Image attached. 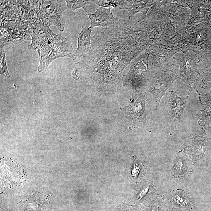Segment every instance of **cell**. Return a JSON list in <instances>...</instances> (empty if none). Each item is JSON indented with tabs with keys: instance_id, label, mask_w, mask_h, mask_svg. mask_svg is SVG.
<instances>
[{
	"instance_id": "cell-10",
	"label": "cell",
	"mask_w": 211,
	"mask_h": 211,
	"mask_svg": "<svg viewBox=\"0 0 211 211\" xmlns=\"http://www.w3.org/2000/svg\"><path fill=\"white\" fill-rule=\"evenodd\" d=\"M153 2L152 1H117V7L121 10H128V17L130 19L138 13H142L143 16L146 15Z\"/></svg>"
},
{
	"instance_id": "cell-20",
	"label": "cell",
	"mask_w": 211,
	"mask_h": 211,
	"mask_svg": "<svg viewBox=\"0 0 211 211\" xmlns=\"http://www.w3.org/2000/svg\"><path fill=\"white\" fill-rule=\"evenodd\" d=\"M160 204L159 203H155L149 208L148 211H160Z\"/></svg>"
},
{
	"instance_id": "cell-9",
	"label": "cell",
	"mask_w": 211,
	"mask_h": 211,
	"mask_svg": "<svg viewBox=\"0 0 211 211\" xmlns=\"http://www.w3.org/2000/svg\"><path fill=\"white\" fill-rule=\"evenodd\" d=\"M91 22L90 29H92L95 27H101L106 26L116 19L111 10V9L105 8L98 6L96 11L93 13L88 11L85 7L83 8Z\"/></svg>"
},
{
	"instance_id": "cell-11",
	"label": "cell",
	"mask_w": 211,
	"mask_h": 211,
	"mask_svg": "<svg viewBox=\"0 0 211 211\" xmlns=\"http://www.w3.org/2000/svg\"><path fill=\"white\" fill-rule=\"evenodd\" d=\"M92 31V29L89 28H85L83 26L82 28L81 32L79 35L76 50V61L91 50Z\"/></svg>"
},
{
	"instance_id": "cell-21",
	"label": "cell",
	"mask_w": 211,
	"mask_h": 211,
	"mask_svg": "<svg viewBox=\"0 0 211 211\" xmlns=\"http://www.w3.org/2000/svg\"><path fill=\"white\" fill-rule=\"evenodd\" d=\"M167 211H181L179 210L175 209H172L168 210Z\"/></svg>"
},
{
	"instance_id": "cell-4",
	"label": "cell",
	"mask_w": 211,
	"mask_h": 211,
	"mask_svg": "<svg viewBox=\"0 0 211 211\" xmlns=\"http://www.w3.org/2000/svg\"><path fill=\"white\" fill-rule=\"evenodd\" d=\"M150 56L146 50L132 61L128 72L123 76L124 87L130 86L132 89L141 90L147 85L150 71L152 67H154Z\"/></svg>"
},
{
	"instance_id": "cell-15",
	"label": "cell",
	"mask_w": 211,
	"mask_h": 211,
	"mask_svg": "<svg viewBox=\"0 0 211 211\" xmlns=\"http://www.w3.org/2000/svg\"><path fill=\"white\" fill-rule=\"evenodd\" d=\"M67 7L71 10L72 11L75 12L78 9L83 8L86 5L92 3L91 1H68L66 0Z\"/></svg>"
},
{
	"instance_id": "cell-6",
	"label": "cell",
	"mask_w": 211,
	"mask_h": 211,
	"mask_svg": "<svg viewBox=\"0 0 211 211\" xmlns=\"http://www.w3.org/2000/svg\"><path fill=\"white\" fill-rule=\"evenodd\" d=\"M173 58L179 65V78L186 84L190 91H196L199 73L194 52H181L174 55Z\"/></svg>"
},
{
	"instance_id": "cell-13",
	"label": "cell",
	"mask_w": 211,
	"mask_h": 211,
	"mask_svg": "<svg viewBox=\"0 0 211 211\" xmlns=\"http://www.w3.org/2000/svg\"><path fill=\"white\" fill-rule=\"evenodd\" d=\"M197 117L198 123L201 128L205 130L211 129V109L199 111Z\"/></svg>"
},
{
	"instance_id": "cell-7",
	"label": "cell",
	"mask_w": 211,
	"mask_h": 211,
	"mask_svg": "<svg viewBox=\"0 0 211 211\" xmlns=\"http://www.w3.org/2000/svg\"><path fill=\"white\" fill-rule=\"evenodd\" d=\"M133 93L129 105L121 108L126 115L132 118L133 123L131 130L146 126L147 125L145 96L141 90L132 89Z\"/></svg>"
},
{
	"instance_id": "cell-18",
	"label": "cell",
	"mask_w": 211,
	"mask_h": 211,
	"mask_svg": "<svg viewBox=\"0 0 211 211\" xmlns=\"http://www.w3.org/2000/svg\"><path fill=\"white\" fill-rule=\"evenodd\" d=\"M183 157H179L178 159H177V163H176V170L179 172V173H184V171L185 169L183 168H185V163H183Z\"/></svg>"
},
{
	"instance_id": "cell-1",
	"label": "cell",
	"mask_w": 211,
	"mask_h": 211,
	"mask_svg": "<svg viewBox=\"0 0 211 211\" xmlns=\"http://www.w3.org/2000/svg\"><path fill=\"white\" fill-rule=\"evenodd\" d=\"M150 34L145 23L116 19L99 28L91 38V48L76 61L99 93L118 89L124 69L147 49Z\"/></svg>"
},
{
	"instance_id": "cell-5",
	"label": "cell",
	"mask_w": 211,
	"mask_h": 211,
	"mask_svg": "<svg viewBox=\"0 0 211 211\" xmlns=\"http://www.w3.org/2000/svg\"><path fill=\"white\" fill-rule=\"evenodd\" d=\"M63 1H30V3L40 19L49 27L55 25L59 31L63 32L65 24L63 13L67 7L63 5Z\"/></svg>"
},
{
	"instance_id": "cell-8",
	"label": "cell",
	"mask_w": 211,
	"mask_h": 211,
	"mask_svg": "<svg viewBox=\"0 0 211 211\" xmlns=\"http://www.w3.org/2000/svg\"><path fill=\"white\" fill-rule=\"evenodd\" d=\"M188 96H184L174 91H170L168 101L167 114L171 124V134L172 135L183 115L187 106Z\"/></svg>"
},
{
	"instance_id": "cell-19",
	"label": "cell",
	"mask_w": 211,
	"mask_h": 211,
	"mask_svg": "<svg viewBox=\"0 0 211 211\" xmlns=\"http://www.w3.org/2000/svg\"><path fill=\"white\" fill-rule=\"evenodd\" d=\"M149 186L146 185L144 187V188H142V190L140 191L139 193L138 196L136 201H140L143 197L148 192L149 189Z\"/></svg>"
},
{
	"instance_id": "cell-3",
	"label": "cell",
	"mask_w": 211,
	"mask_h": 211,
	"mask_svg": "<svg viewBox=\"0 0 211 211\" xmlns=\"http://www.w3.org/2000/svg\"><path fill=\"white\" fill-rule=\"evenodd\" d=\"M179 69L177 61L173 58L165 63L150 81L146 91L152 95L156 110L158 109L165 93L179 78Z\"/></svg>"
},
{
	"instance_id": "cell-16",
	"label": "cell",
	"mask_w": 211,
	"mask_h": 211,
	"mask_svg": "<svg viewBox=\"0 0 211 211\" xmlns=\"http://www.w3.org/2000/svg\"><path fill=\"white\" fill-rule=\"evenodd\" d=\"M198 94L199 99L203 108L205 110L211 109V94H201L196 90Z\"/></svg>"
},
{
	"instance_id": "cell-17",
	"label": "cell",
	"mask_w": 211,
	"mask_h": 211,
	"mask_svg": "<svg viewBox=\"0 0 211 211\" xmlns=\"http://www.w3.org/2000/svg\"><path fill=\"white\" fill-rule=\"evenodd\" d=\"M6 52L3 50H1V64L2 67L1 68V74L7 77L10 78V76L9 74L7 71V66H6Z\"/></svg>"
},
{
	"instance_id": "cell-14",
	"label": "cell",
	"mask_w": 211,
	"mask_h": 211,
	"mask_svg": "<svg viewBox=\"0 0 211 211\" xmlns=\"http://www.w3.org/2000/svg\"><path fill=\"white\" fill-rule=\"evenodd\" d=\"M133 171L132 174L133 177H141L144 174V172L146 171V163L141 162L139 160L137 157H133Z\"/></svg>"
},
{
	"instance_id": "cell-2",
	"label": "cell",
	"mask_w": 211,
	"mask_h": 211,
	"mask_svg": "<svg viewBox=\"0 0 211 211\" xmlns=\"http://www.w3.org/2000/svg\"><path fill=\"white\" fill-rule=\"evenodd\" d=\"M39 58V72L46 71L52 61L61 57H69L75 61L77 60L76 50L71 42L61 34L53 33L46 38L35 47Z\"/></svg>"
},
{
	"instance_id": "cell-12",
	"label": "cell",
	"mask_w": 211,
	"mask_h": 211,
	"mask_svg": "<svg viewBox=\"0 0 211 211\" xmlns=\"http://www.w3.org/2000/svg\"><path fill=\"white\" fill-rule=\"evenodd\" d=\"M170 200L174 205L185 209H190L194 206L192 200L187 194L182 191L173 192L170 197Z\"/></svg>"
}]
</instances>
